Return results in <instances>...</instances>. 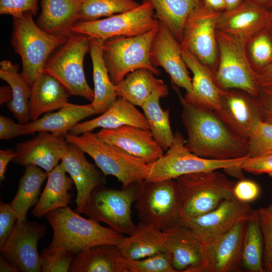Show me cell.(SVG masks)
I'll return each mask as SVG.
<instances>
[{
  "label": "cell",
  "mask_w": 272,
  "mask_h": 272,
  "mask_svg": "<svg viewBox=\"0 0 272 272\" xmlns=\"http://www.w3.org/2000/svg\"><path fill=\"white\" fill-rule=\"evenodd\" d=\"M177 92L187 132L185 146L200 157L219 160L249 155L247 140L233 132L215 111L186 102Z\"/></svg>",
  "instance_id": "obj_1"
},
{
  "label": "cell",
  "mask_w": 272,
  "mask_h": 272,
  "mask_svg": "<svg viewBox=\"0 0 272 272\" xmlns=\"http://www.w3.org/2000/svg\"><path fill=\"white\" fill-rule=\"evenodd\" d=\"M45 218L53 230L49 246L68 251L75 255L99 244L117 246L124 237L111 228L82 217L69 206L49 212Z\"/></svg>",
  "instance_id": "obj_2"
},
{
  "label": "cell",
  "mask_w": 272,
  "mask_h": 272,
  "mask_svg": "<svg viewBox=\"0 0 272 272\" xmlns=\"http://www.w3.org/2000/svg\"><path fill=\"white\" fill-rule=\"evenodd\" d=\"M64 137L67 142L89 155L105 176L115 177L122 188L145 181L149 164L104 142L96 133L88 131L74 135L69 132Z\"/></svg>",
  "instance_id": "obj_3"
},
{
  "label": "cell",
  "mask_w": 272,
  "mask_h": 272,
  "mask_svg": "<svg viewBox=\"0 0 272 272\" xmlns=\"http://www.w3.org/2000/svg\"><path fill=\"white\" fill-rule=\"evenodd\" d=\"M33 15L13 17L11 41L15 52L22 60L21 74L30 86L43 72L50 54L62 46L69 37L48 33L35 23Z\"/></svg>",
  "instance_id": "obj_4"
},
{
  "label": "cell",
  "mask_w": 272,
  "mask_h": 272,
  "mask_svg": "<svg viewBox=\"0 0 272 272\" xmlns=\"http://www.w3.org/2000/svg\"><path fill=\"white\" fill-rule=\"evenodd\" d=\"M167 152L156 162L149 164L145 182L175 179L181 176L204 171L224 169L237 177L242 176L241 166L250 157L219 160L205 158L190 152L185 140L178 131Z\"/></svg>",
  "instance_id": "obj_5"
},
{
  "label": "cell",
  "mask_w": 272,
  "mask_h": 272,
  "mask_svg": "<svg viewBox=\"0 0 272 272\" xmlns=\"http://www.w3.org/2000/svg\"><path fill=\"white\" fill-rule=\"evenodd\" d=\"M175 179L182 200L180 218L205 214L234 196L236 183L218 170L186 174Z\"/></svg>",
  "instance_id": "obj_6"
},
{
  "label": "cell",
  "mask_w": 272,
  "mask_h": 272,
  "mask_svg": "<svg viewBox=\"0 0 272 272\" xmlns=\"http://www.w3.org/2000/svg\"><path fill=\"white\" fill-rule=\"evenodd\" d=\"M144 181L121 189L97 186L92 191L83 214L97 222H103L121 234L130 235L136 228L131 206L139 198Z\"/></svg>",
  "instance_id": "obj_7"
},
{
  "label": "cell",
  "mask_w": 272,
  "mask_h": 272,
  "mask_svg": "<svg viewBox=\"0 0 272 272\" xmlns=\"http://www.w3.org/2000/svg\"><path fill=\"white\" fill-rule=\"evenodd\" d=\"M158 27L141 35L117 36L104 40L103 57L114 85L138 69L149 70L157 76L160 74L150 59L151 47Z\"/></svg>",
  "instance_id": "obj_8"
},
{
  "label": "cell",
  "mask_w": 272,
  "mask_h": 272,
  "mask_svg": "<svg viewBox=\"0 0 272 272\" xmlns=\"http://www.w3.org/2000/svg\"><path fill=\"white\" fill-rule=\"evenodd\" d=\"M90 50V38L73 33L48 59L43 73L56 79L71 95L81 96L92 102L94 91L86 81L84 69L85 56Z\"/></svg>",
  "instance_id": "obj_9"
},
{
  "label": "cell",
  "mask_w": 272,
  "mask_h": 272,
  "mask_svg": "<svg viewBox=\"0 0 272 272\" xmlns=\"http://www.w3.org/2000/svg\"><path fill=\"white\" fill-rule=\"evenodd\" d=\"M134 207L141 222L162 231L178 226L182 200L175 179L144 181Z\"/></svg>",
  "instance_id": "obj_10"
},
{
  "label": "cell",
  "mask_w": 272,
  "mask_h": 272,
  "mask_svg": "<svg viewBox=\"0 0 272 272\" xmlns=\"http://www.w3.org/2000/svg\"><path fill=\"white\" fill-rule=\"evenodd\" d=\"M221 13L213 10L200 0L186 19L180 43L181 49L192 54L215 79L219 60L217 26Z\"/></svg>",
  "instance_id": "obj_11"
},
{
  "label": "cell",
  "mask_w": 272,
  "mask_h": 272,
  "mask_svg": "<svg viewBox=\"0 0 272 272\" xmlns=\"http://www.w3.org/2000/svg\"><path fill=\"white\" fill-rule=\"evenodd\" d=\"M219 60L215 81L223 90L238 89L257 97L260 88L247 57L245 42L217 30Z\"/></svg>",
  "instance_id": "obj_12"
},
{
  "label": "cell",
  "mask_w": 272,
  "mask_h": 272,
  "mask_svg": "<svg viewBox=\"0 0 272 272\" xmlns=\"http://www.w3.org/2000/svg\"><path fill=\"white\" fill-rule=\"evenodd\" d=\"M154 13L151 3L144 0L138 7L127 12L94 21H79L72 31L103 40L117 36H135L158 26L159 20Z\"/></svg>",
  "instance_id": "obj_13"
},
{
  "label": "cell",
  "mask_w": 272,
  "mask_h": 272,
  "mask_svg": "<svg viewBox=\"0 0 272 272\" xmlns=\"http://www.w3.org/2000/svg\"><path fill=\"white\" fill-rule=\"evenodd\" d=\"M252 211L249 203L242 202L234 196L205 214L194 218H180L179 224L190 230L203 243L227 233L240 221L247 220Z\"/></svg>",
  "instance_id": "obj_14"
},
{
  "label": "cell",
  "mask_w": 272,
  "mask_h": 272,
  "mask_svg": "<svg viewBox=\"0 0 272 272\" xmlns=\"http://www.w3.org/2000/svg\"><path fill=\"white\" fill-rule=\"evenodd\" d=\"M246 222L242 220L224 234L202 243V261L194 272L238 271L242 265Z\"/></svg>",
  "instance_id": "obj_15"
},
{
  "label": "cell",
  "mask_w": 272,
  "mask_h": 272,
  "mask_svg": "<svg viewBox=\"0 0 272 272\" xmlns=\"http://www.w3.org/2000/svg\"><path fill=\"white\" fill-rule=\"evenodd\" d=\"M46 227L27 219L17 220L3 247V257L14 263L19 271L40 272L41 263L38 244Z\"/></svg>",
  "instance_id": "obj_16"
},
{
  "label": "cell",
  "mask_w": 272,
  "mask_h": 272,
  "mask_svg": "<svg viewBox=\"0 0 272 272\" xmlns=\"http://www.w3.org/2000/svg\"><path fill=\"white\" fill-rule=\"evenodd\" d=\"M59 152L61 163L76 187V212L83 213L93 189L105 183V175L87 160L81 149L67 142L64 136L60 141Z\"/></svg>",
  "instance_id": "obj_17"
},
{
  "label": "cell",
  "mask_w": 272,
  "mask_h": 272,
  "mask_svg": "<svg viewBox=\"0 0 272 272\" xmlns=\"http://www.w3.org/2000/svg\"><path fill=\"white\" fill-rule=\"evenodd\" d=\"M150 59L155 67L161 66L164 69L175 88L184 89L186 94L191 92L192 79L182 58L180 43L159 21L151 47Z\"/></svg>",
  "instance_id": "obj_18"
},
{
  "label": "cell",
  "mask_w": 272,
  "mask_h": 272,
  "mask_svg": "<svg viewBox=\"0 0 272 272\" xmlns=\"http://www.w3.org/2000/svg\"><path fill=\"white\" fill-rule=\"evenodd\" d=\"M216 112L233 132L247 140L256 123L263 120L256 97L238 89L225 90Z\"/></svg>",
  "instance_id": "obj_19"
},
{
  "label": "cell",
  "mask_w": 272,
  "mask_h": 272,
  "mask_svg": "<svg viewBox=\"0 0 272 272\" xmlns=\"http://www.w3.org/2000/svg\"><path fill=\"white\" fill-rule=\"evenodd\" d=\"M104 142L140 158L148 164L156 162L164 155V150L150 129L132 125L101 129L96 132Z\"/></svg>",
  "instance_id": "obj_20"
},
{
  "label": "cell",
  "mask_w": 272,
  "mask_h": 272,
  "mask_svg": "<svg viewBox=\"0 0 272 272\" xmlns=\"http://www.w3.org/2000/svg\"><path fill=\"white\" fill-rule=\"evenodd\" d=\"M63 136H56L48 131L38 132L34 138L18 144L17 155L12 162L24 166L35 165L48 173L61 161L59 147Z\"/></svg>",
  "instance_id": "obj_21"
},
{
  "label": "cell",
  "mask_w": 272,
  "mask_h": 272,
  "mask_svg": "<svg viewBox=\"0 0 272 272\" xmlns=\"http://www.w3.org/2000/svg\"><path fill=\"white\" fill-rule=\"evenodd\" d=\"M165 243L176 272H194L202 259V243L188 228L180 224L163 231Z\"/></svg>",
  "instance_id": "obj_22"
},
{
  "label": "cell",
  "mask_w": 272,
  "mask_h": 272,
  "mask_svg": "<svg viewBox=\"0 0 272 272\" xmlns=\"http://www.w3.org/2000/svg\"><path fill=\"white\" fill-rule=\"evenodd\" d=\"M182 56L193 74L191 92L186 94L184 99L189 103L218 112L225 90L217 85L211 72L192 54L182 49Z\"/></svg>",
  "instance_id": "obj_23"
},
{
  "label": "cell",
  "mask_w": 272,
  "mask_h": 272,
  "mask_svg": "<svg viewBox=\"0 0 272 272\" xmlns=\"http://www.w3.org/2000/svg\"><path fill=\"white\" fill-rule=\"evenodd\" d=\"M268 15L269 12L244 0L236 9L221 13L217 29L246 42L266 26Z\"/></svg>",
  "instance_id": "obj_24"
},
{
  "label": "cell",
  "mask_w": 272,
  "mask_h": 272,
  "mask_svg": "<svg viewBox=\"0 0 272 272\" xmlns=\"http://www.w3.org/2000/svg\"><path fill=\"white\" fill-rule=\"evenodd\" d=\"M123 125H132L150 129V126L144 113L135 106L121 97L100 116L90 120L79 122L69 131L74 135L92 131L96 128H116Z\"/></svg>",
  "instance_id": "obj_25"
},
{
  "label": "cell",
  "mask_w": 272,
  "mask_h": 272,
  "mask_svg": "<svg viewBox=\"0 0 272 272\" xmlns=\"http://www.w3.org/2000/svg\"><path fill=\"white\" fill-rule=\"evenodd\" d=\"M97 114L91 103L78 105L67 103L57 112H49L24 124L23 135L48 131L56 136L65 135L79 122Z\"/></svg>",
  "instance_id": "obj_26"
},
{
  "label": "cell",
  "mask_w": 272,
  "mask_h": 272,
  "mask_svg": "<svg viewBox=\"0 0 272 272\" xmlns=\"http://www.w3.org/2000/svg\"><path fill=\"white\" fill-rule=\"evenodd\" d=\"M71 96L54 77L42 73L31 86L30 119L34 121L46 113L60 109L68 103Z\"/></svg>",
  "instance_id": "obj_27"
},
{
  "label": "cell",
  "mask_w": 272,
  "mask_h": 272,
  "mask_svg": "<svg viewBox=\"0 0 272 272\" xmlns=\"http://www.w3.org/2000/svg\"><path fill=\"white\" fill-rule=\"evenodd\" d=\"M81 0H41V11L37 24L54 35L69 37L79 21Z\"/></svg>",
  "instance_id": "obj_28"
},
{
  "label": "cell",
  "mask_w": 272,
  "mask_h": 272,
  "mask_svg": "<svg viewBox=\"0 0 272 272\" xmlns=\"http://www.w3.org/2000/svg\"><path fill=\"white\" fill-rule=\"evenodd\" d=\"M121 256L140 259L161 252H169L163 231L140 222L132 233L123 237L117 246Z\"/></svg>",
  "instance_id": "obj_29"
},
{
  "label": "cell",
  "mask_w": 272,
  "mask_h": 272,
  "mask_svg": "<svg viewBox=\"0 0 272 272\" xmlns=\"http://www.w3.org/2000/svg\"><path fill=\"white\" fill-rule=\"evenodd\" d=\"M61 163L48 173L46 185L34 208L32 214L41 218L49 212L68 206L73 194L69 192L74 183L71 177L66 175Z\"/></svg>",
  "instance_id": "obj_30"
},
{
  "label": "cell",
  "mask_w": 272,
  "mask_h": 272,
  "mask_svg": "<svg viewBox=\"0 0 272 272\" xmlns=\"http://www.w3.org/2000/svg\"><path fill=\"white\" fill-rule=\"evenodd\" d=\"M103 41L101 39L90 38L94 94V99L91 103L97 114L105 112L118 97L115 85L110 80L103 59Z\"/></svg>",
  "instance_id": "obj_31"
},
{
  "label": "cell",
  "mask_w": 272,
  "mask_h": 272,
  "mask_svg": "<svg viewBox=\"0 0 272 272\" xmlns=\"http://www.w3.org/2000/svg\"><path fill=\"white\" fill-rule=\"evenodd\" d=\"M117 245L102 244L85 249L75 255L69 271L122 272Z\"/></svg>",
  "instance_id": "obj_32"
},
{
  "label": "cell",
  "mask_w": 272,
  "mask_h": 272,
  "mask_svg": "<svg viewBox=\"0 0 272 272\" xmlns=\"http://www.w3.org/2000/svg\"><path fill=\"white\" fill-rule=\"evenodd\" d=\"M168 88L165 84L155 89L142 106L154 139L164 151H168L173 144L175 135L169 120V110L162 109L160 100L168 95Z\"/></svg>",
  "instance_id": "obj_33"
},
{
  "label": "cell",
  "mask_w": 272,
  "mask_h": 272,
  "mask_svg": "<svg viewBox=\"0 0 272 272\" xmlns=\"http://www.w3.org/2000/svg\"><path fill=\"white\" fill-rule=\"evenodd\" d=\"M19 69V65L8 60L0 63V78L9 84L12 92V99L7 103V107L20 123L26 124L30 120L31 87Z\"/></svg>",
  "instance_id": "obj_34"
},
{
  "label": "cell",
  "mask_w": 272,
  "mask_h": 272,
  "mask_svg": "<svg viewBox=\"0 0 272 272\" xmlns=\"http://www.w3.org/2000/svg\"><path fill=\"white\" fill-rule=\"evenodd\" d=\"M151 71L141 69L127 74L115 85L118 97L141 107L156 89L164 85L161 79L155 77Z\"/></svg>",
  "instance_id": "obj_35"
},
{
  "label": "cell",
  "mask_w": 272,
  "mask_h": 272,
  "mask_svg": "<svg viewBox=\"0 0 272 272\" xmlns=\"http://www.w3.org/2000/svg\"><path fill=\"white\" fill-rule=\"evenodd\" d=\"M25 167L17 193L9 203L16 213L17 220L21 221L27 219L29 209L37 203L41 186L48 177V173L37 166L28 165Z\"/></svg>",
  "instance_id": "obj_36"
},
{
  "label": "cell",
  "mask_w": 272,
  "mask_h": 272,
  "mask_svg": "<svg viewBox=\"0 0 272 272\" xmlns=\"http://www.w3.org/2000/svg\"><path fill=\"white\" fill-rule=\"evenodd\" d=\"M154 17L163 23L180 43L186 19L200 0H148Z\"/></svg>",
  "instance_id": "obj_37"
},
{
  "label": "cell",
  "mask_w": 272,
  "mask_h": 272,
  "mask_svg": "<svg viewBox=\"0 0 272 272\" xmlns=\"http://www.w3.org/2000/svg\"><path fill=\"white\" fill-rule=\"evenodd\" d=\"M263 249V239L257 210H253L246 220L242 247V265L248 271H264L262 260Z\"/></svg>",
  "instance_id": "obj_38"
},
{
  "label": "cell",
  "mask_w": 272,
  "mask_h": 272,
  "mask_svg": "<svg viewBox=\"0 0 272 272\" xmlns=\"http://www.w3.org/2000/svg\"><path fill=\"white\" fill-rule=\"evenodd\" d=\"M248 62L258 74L272 63V32L266 27L254 34L245 44Z\"/></svg>",
  "instance_id": "obj_39"
},
{
  "label": "cell",
  "mask_w": 272,
  "mask_h": 272,
  "mask_svg": "<svg viewBox=\"0 0 272 272\" xmlns=\"http://www.w3.org/2000/svg\"><path fill=\"white\" fill-rule=\"evenodd\" d=\"M139 4L134 0H81L79 21H90L131 10Z\"/></svg>",
  "instance_id": "obj_40"
},
{
  "label": "cell",
  "mask_w": 272,
  "mask_h": 272,
  "mask_svg": "<svg viewBox=\"0 0 272 272\" xmlns=\"http://www.w3.org/2000/svg\"><path fill=\"white\" fill-rule=\"evenodd\" d=\"M119 261L122 272H176L172 266L169 252H159L140 259L121 256Z\"/></svg>",
  "instance_id": "obj_41"
},
{
  "label": "cell",
  "mask_w": 272,
  "mask_h": 272,
  "mask_svg": "<svg viewBox=\"0 0 272 272\" xmlns=\"http://www.w3.org/2000/svg\"><path fill=\"white\" fill-rule=\"evenodd\" d=\"M250 157L272 153V124L258 121L247 137Z\"/></svg>",
  "instance_id": "obj_42"
},
{
  "label": "cell",
  "mask_w": 272,
  "mask_h": 272,
  "mask_svg": "<svg viewBox=\"0 0 272 272\" xmlns=\"http://www.w3.org/2000/svg\"><path fill=\"white\" fill-rule=\"evenodd\" d=\"M74 256L68 251L48 246L40 255L41 271H69Z\"/></svg>",
  "instance_id": "obj_43"
},
{
  "label": "cell",
  "mask_w": 272,
  "mask_h": 272,
  "mask_svg": "<svg viewBox=\"0 0 272 272\" xmlns=\"http://www.w3.org/2000/svg\"><path fill=\"white\" fill-rule=\"evenodd\" d=\"M257 210L264 244V269L272 272V198L267 206Z\"/></svg>",
  "instance_id": "obj_44"
},
{
  "label": "cell",
  "mask_w": 272,
  "mask_h": 272,
  "mask_svg": "<svg viewBox=\"0 0 272 272\" xmlns=\"http://www.w3.org/2000/svg\"><path fill=\"white\" fill-rule=\"evenodd\" d=\"M38 0H0V14L18 17L25 14L36 15Z\"/></svg>",
  "instance_id": "obj_45"
},
{
  "label": "cell",
  "mask_w": 272,
  "mask_h": 272,
  "mask_svg": "<svg viewBox=\"0 0 272 272\" xmlns=\"http://www.w3.org/2000/svg\"><path fill=\"white\" fill-rule=\"evenodd\" d=\"M18 220L15 211L10 204L0 203V249L9 237Z\"/></svg>",
  "instance_id": "obj_46"
},
{
  "label": "cell",
  "mask_w": 272,
  "mask_h": 272,
  "mask_svg": "<svg viewBox=\"0 0 272 272\" xmlns=\"http://www.w3.org/2000/svg\"><path fill=\"white\" fill-rule=\"evenodd\" d=\"M241 168L252 174H267L272 176V153L249 157Z\"/></svg>",
  "instance_id": "obj_47"
},
{
  "label": "cell",
  "mask_w": 272,
  "mask_h": 272,
  "mask_svg": "<svg viewBox=\"0 0 272 272\" xmlns=\"http://www.w3.org/2000/svg\"><path fill=\"white\" fill-rule=\"evenodd\" d=\"M260 193V188L255 182L241 179L235 183L233 195L238 200L249 203L256 199Z\"/></svg>",
  "instance_id": "obj_48"
},
{
  "label": "cell",
  "mask_w": 272,
  "mask_h": 272,
  "mask_svg": "<svg viewBox=\"0 0 272 272\" xmlns=\"http://www.w3.org/2000/svg\"><path fill=\"white\" fill-rule=\"evenodd\" d=\"M23 123L15 122L11 118L0 116V139L9 140L23 135Z\"/></svg>",
  "instance_id": "obj_49"
},
{
  "label": "cell",
  "mask_w": 272,
  "mask_h": 272,
  "mask_svg": "<svg viewBox=\"0 0 272 272\" xmlns=\"http://www.w3.org/2000/svg\"><path fill=\"white\" fill-rule=\"evenodd\" d=\"M256 98L261 109L263 120L272 124V89H260Z\"/></svg>",
  "instance_id": "obj_50"
},
{
  "label": "cell",
  "mask_w": 272,
  "mask_h": 272,
  "mask_svg": "<svg viewBox=\"0 0 272 272\" xmlns=\"http://www.w3.org/2000/svg\"><path fill=\"white\" fill-rule=\"evenodd\" d=\"M16 151L11 149L0 150V180L5 179V174L8 164L16 156Z\"/></svg>",
  "instance_id": "obj_51"
},
{
  "label": "cell",
  "mask_w": 272,
  "mask_h": 272,
  "mask_svg": "<svg viewBox=\"0 0 272 272\" xmlns=\"http://www.w3.org/2000/svg\"><path fill=\"white\" fill-rule=\"evenodd\" d=\"M260 89H272V63L261 72L256 74Z\"/></svg>",
  "instance_id": "obj_52"
},
{
  "label": "cell",
  "mask_w": 272,
  "mask_h": 272,
  "mask_svg": "<svg viewBox=\"0 0 272 272\" xmlns=\"http://www.w3.org/2000/svg\"><path fill=\"white\" fill-rule=\"evenodd\" d=\"M205 4L217 12H223L225 11L224 0H202Z\"/></svg>",
  "instance_id": "obj_53"
},
{
  "label": "cell",
  "mask_w": 272,
  "mask_h": 272,
  "mask_svg": "<svg viewBox=\"0 0 272 272\" xmlns=\"http://www.w3.org/2000/svg\"><path fill=\"white\" fill-rule=\"evenodd\" d=\"M1 272H18V267L12 262L6 259L4 257L0 258Z\"/></svg>",
  "instance_id": "obj_54"
},
{
  "label": "cell",
  "mask_w": 272,
  "mask_h": 272,
  "mask_svg": "<svg viewBox=\"0 0 272 272\" xmlns=\"http://www.w3.org/2000/svg\"><path fill=\"white\" fill-rule=\"evenodd\" d=\"M256 7L269 12L272 10V0H246Z\"/></svg>",
  "instance_id": "obj_55"
},
{
  "label": "cell",
  "mask_w": 272,
  "mask_h": 272,
  "mask_svg": "<svg viewBox=\"0 0 272 272\" xmlns=\"http://www.w3.org/2000/svg\"><path fill=\"white\" fill-rule=\"evenodd\" d=\"M12 99V92L11 87H3L1 88V104L9 102Z\"/></svg>",
  "instance_id": "obj_56"
},
{
  "label": "cell",
  "mask_w": 272,
  "mask_h": 272,
  "mask_svg": "<svg viewBox=\"0 0 272 272\" xmlns=\"http://www.w3.org/2000/svg\"><path fill=\"white\" fill-rule=\"evenodd\" d=\"M225 11L234 10L239 7L244 0H224Z\"/></svg>",
  "instance_id": "obj_57"
},
{
  "label": "cell",
  "mask_w": 272,
  "mask_h": 272,
  "mask_svg": "<svg viewBox=\"0 0 272 272\" xmlns=\"http://www.w3.org/2000/svg\"><path fill=\"white\" fill-rule=\"evenodd\" d=\"M266 26L272 32V10L269 12V15Z\"/></svg>",
  "instance_id": "obj_58"
}]
</instances>
